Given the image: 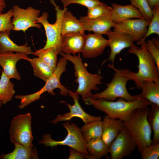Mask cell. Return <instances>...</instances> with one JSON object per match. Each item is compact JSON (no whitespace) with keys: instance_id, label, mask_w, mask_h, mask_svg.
<instances>
[{"instance_id":"1","label":"cell","mask_w":159,"mask_h":159,"mask_svg":"<svg viewBox=\"0 0 159 159\" xmlns=\"http://www.w3.org/2000/svg\"><path fill=\"white\" fill-rule=\"evenodd\" d=\"M84 103L104 112L112 118L120 119L123 122L129 120L134 110L147 108L152 104L146 99L139 98L133 101H128L122 98H118L116 101L89 98Z\"/></svg>"},{"instance_id":"2","label":"cell","mask_w":159,"mask_h":159,"mask_svg":"<svg viewBox=\"0 0 159 159\" xmlns=\"http://www.w3.org/2000/svg\"><path fill=\"white\" fill-rule=\"evenodd\" d=\"M140 45V47L134 44L128 50L129 53L138 57V71L135 72L127 69L125 75L129 80L134 81L138 87L141 89L143 82L146 80H151L159 83V68L147 50L145 40L141 42Z\"/></svg>"},{"instance_id":"3","label":"cell","mask_w":159,"mask_h":159,"mask_svg":"<svg viewBox=\"0 0 159 159\" xmlns=\"http://www.w3.org/2000/svg\"><path fill=\"white\" fill-rule=\"evenodd\" d=\"M59 54L74 64V75L76 78L75 81L78 84L77 88L74 92L81 96L84 102L87 99L91 98L92 90L97 91L99 89L97 86L102 84V76L99 74H92L88 72L82 62L80 53L77 56L62 52Z\"/></svg>"},{"instance_id":"4","label":"cell","mask_w":159,"mask_h":159,"mask_svg":"<svg viewBox=\"0 0 159 159\" xmlns=\"http://www.w3.org/2000/svg\"><path fill=\"white\" fill-rule=\"evenodd\" d=\"M149 110L148 107L135 110L129 120L123 122L140 154L145 147L152 144V130L148 120Z\"/></svg>"},{"instance_id":"5","label":"cell","mask_w":159,"mask_h":159,"mask_svg":"<svg viewBox=\"0 0 159 159\" xmlns=\"http://www.w3.org/2000/svg\"><path fill=\"white\" fill-rule=\"evenodd\" d=\"M67 60L64 57L60 58L57 63L56 69L51 76L45 82L44 86L38 91L32 94L16 95L15 97L21 100L20 104L18 106L22 109L36 100L40 99L43 93L47 92L49 94L54 96L56 94L54 90L59 88L60 94L62 96H67L68 90L61 83L60 80L62 73L67 70Z\"/></svg>"},{"instance_id":"6","label":"cell","mask_w":159,"mask_h":159,"mask_svg":"<svg viewBox=\"0 0 159 159\" xmlns=\"http://www.w3.org/2000/svg\"><path fill=\"white\" fill-rule=\"evenodd\" d=\"M109 68L115 71L112 79L106 85V88L102 91L92 94L91 98L93 99H102L108 101H113L117 98H122L128 101H133L136 100L134 96L128 92L126 85L129 80L125 75L127 69H119L114 67V65L108 64Z\"/></svg>"},{"instance_id":"7","label":"cell","mask_w":159,"mask_h":159,"mask_svg":"<svg viewBox=\"0 0 159 159\" xmlns=\"http://www.w3.org/2000/svg\"><path fill=\"white\" fill-rule=\"evenodd\" d=\"M67 132L66 137L63 140H55L51 135L47 133L42 136L38 144H43L46 147L52 148L58 145L69 146L86 154H89L87 150V142L82 135L80 128L74 123L66 122L62 124Z\"/></svg>"},{"instance_id":"8","label":"cell","mask_w":159,"mask_h":159,"mask_svg":"<svg viewBox=\"0 0 159 159\" xmlns=\"http://www.w3.org/2000/svg\"><path fill=\"white\" fill-rule=\"evenodd\" d=\"M50 1L55 7L56 11V20L54 24H50L48 21L49 14L47 12L43 13L42 15L38 17L37 23H40L43 26L45 32L47 40L43 49L53 47L56 49L60 53L61 50L62 35L61 32V20L63 14L67 8L62 9L57 5L54 0Z\"/></svg>"},{"instance_id":"9","label":"cell","mask_w":159,"mask_h":159,"mask_svg":"<svg viewBox=\"0 0 159 159\" xmlns=\"http://www.w3.org/2000/svg\"><path fill=\"white\" fill-rule=\"evenodd\" d=\"M31 116L30 113L18 115L12 119L9 130L10 140L28 148L33 147Z\"/></svg>"},{"instance_id":"10","label":"cell","mask_w":159,"mask_h":159,"mask_svg":"<svg viewBox=\"0 0 159 159\" xmlns=\"http://www.w3.org/2000/svg\"><path fill=\"white\" fill-rule=\"evenodd\" d=\"M12 22L14 25L13 30L23 31L25 32L30 27L39 29L41 25L37 23L40 11L29 6L26 9L20 8L15 5L13 6Z\"/></svg>"},{"instance_id":"11","label":"cell","mask_w":159,"mask_h":159,"mask_svg":"<svg viewBox=\"0 0 159 159\" xmlns=\"http://www.w3.org/2000/svg\"><path fill=\"white\" fill-rule=\"evenodd\" d=\"M136 147L135 141L124 126L109 147L111 159H122L127 157Z\"/></svg>"},{"instance_id":"12","label":"cell","mask_w":159,"mask_h":159,"mask_svg":"<svg viewBox=\"0 0 159 159\" xmlns=\"http://www.w3.org/2000/svg\"><path fill=\"white\" fill-rule=\"evenodd\" d=\"M67 93L73 99L74 105H72L64 101H60L61 103H64L67 106L70 111L63 115H57L56 117L51 122L52 123L56 124L60 122L70 121L74 117L80 118L85 124L93 121L102 120L101 117L91 115L83 110L79 102L78 95L70 90H68Z\"/></svg>"},{"instance_id":"13","label":"cell","mask_w":159,"mask_h":159,"mask_svg":"<svg viewBox=\"0 0 159 159\" xmlns=\"http://www.w3.org/2000/svg\"><path fill=\"white\" fill-rule=\"evenodd\" d=\"M149 23L144 18L129 19L115 23L113 31L127 34L138 42L145 36Z\"/></svg>"},{"instance_id":"14","label":"cell","mask_w":159,"mask_h":159,"mask_svg":"<svg viewBox=\"0 0 159 159\" xmlns=\"http://www.w3.org/2000/svg\"><path fill=\"white\" fill-rule=\"evenodd\" d=\"M106 34L110 49L108 60L113 65L117 55L124 49L131 47L135 41L131 36L124 33L110 30Z\"/></svg>"},{"instance_id":"15","label":"cell","mask_w":159,"mask_h":159,"mask_svg":"<svg viewBox=\"0 0 159 159\" xmlns=\"http://www.w3.org/2000/svg\"><path fill=\"white\" fill-rule=\"evenodd\" d=\"M108 40L102 35L89 33L86 35L84 44L81 52L85 58H92L101 55L108 46Z\"/></svg>"},{"instance_id":"16","label":"cell","mask_w":159,"mask_h":159,"mask_svg":"<svg viewBox=\"0 0 159 159\" xmlns=\"http://www.w3.org/2000/svg\"><path fill=\"white\" fill-rule=\"evenodd\" d=\"M27 54L13 52L0 53V65L4 73L9 79H21L20 75L16 68L17 62L21 59L26 60Z\"/></svg>"},{"instance_id":"17","label":"cell","mask_w":159,"mask_h":159,"mask_svg":"<svg viewBox=\"0 0 159 159\" xmlns=\"http://www.w3.org/2000/svg\"><path fill=\"white\" fill-rule=\"evenodd\" d=\"M80 20L85 30L92 32L94 33L105 34L114 26L115 23L111 19L110 15L103 16L94 19H89L86 16H81Z\"/></svg>"},{"instance_id":"18","label":"cell","mask_w":159,"mask_h":159,"mask_svg":"<svg viewBox=\"0 0 159 159\" xmlns=\"http://www.w3.org/2000/svg\"><path fill=\"white\" fill-rule=\"evenodd\" d=\"M86 35L84 32H79L62 35L61 52L74 55L81 52Z\"/></svg>"},{"instance_id":"19","label":"cell","mask_w":159,"mask_h":159,"mask_svg":"<svg viewBox=\"0 0 159 159\" xmlns=\"http://www.w3.org/2000/svg\"><path fill=\"white\" fill-rule=\"evenodd\" d=\"M102 138L109 147L112 142L124 127L122 120L110 117L107 115L102 121Z\"/></svg>"},{"instance_id":"20","label":"cell","mask_w":159,"mask_h":159,"mask_svg":"<svg viewBox=\"0 0 159 159\" xmlns=\"http://www.w3.org/2000/svg\"><path fill=\"white\" fill-rule=\"evenodd\" d=\"M111 7L112 11L110 17L115 23L132 18H143L138 9L131 4L122 5L112 3Z\"/></svg>"},{"instance_id":"21","label":"cell","mask_w":159,"mask_h":159,"mask_svg":"<svg viewBox=\"0 0 159 159\" xmlns=\"http://www.w3.org/2000/svg\"><path fill=\"white\" fill-rule=\"evenodd\" d=\"M10 31L6 30L0 32V53L14 52L27 55L32 54L30 46L26 44L18 45L9 38Z\"/></svg>"},{"instance_id":"22","label":"cell","mask_w":159,"mask_h":159,"mask_svg":"<svg viewBox=\"0 0 159 159\" xmlns=\"http://www.w3.org/2000/svg\"><path fill=\"white\" fill-rule=\"evenodd\" d=\"M85 31L80 20L67 9L63 14L61 20V35L79 32H85Z\"/></svg>"},{"instance_id":"23","label":"cell","mask_w":159,"mask_h":159,"mask_svg":"<svg viewBox=\"0 0 159 159\" xmlns=\"http://www.w3.org/2000/svg\"><path fill=\"white\" fill-rule=\"evenodd\" d=\"M14 149L10 153H1V159H38V151L35 147L28 148L18 143L14 144Z\"/></svg>"},{"instance_id":"24","label":"cell","mask_w":159,"mask_h":159,"mask_svg":"<svg viewBox=\"0 0 159 159\" xmlns=\"http://www.w3.org/2000/svg\"><path fill=\"white\" fill-rule=\"evenodd\" d=\"M141 93L134 95L135 97L147 100L152 103L159 106V83L147 80L143 83Z\"/></svg>"},{"instance_id":"25","label":"cell","mask_w":159,"mask_h":159,"mask_svg":"<svg viewBox=\"0 0 159 159\" xmlns=\"http://www.w3.org/2000/svg\"><path fill=\"white\" fill-rule=\"evenodd\" d=\"M33 68L34 75L46 82L52 75L54 71L46 63L38 57L26 59Z\"/></svg>"},{"instance_id":"26","label":"cell","mask_w":159,"mask_h":159,"mask_svg":"<svg viewBox=\"0 0 159 159\" xmlns=\"http://www.w3.org/2000/svg\"><path fill=\"white\" fill-rule=\"evenodd\" d=\"M102 120L94 121L85 124L81 127V133L86 142L91 140L102 138Z\"/></svg>"},{"instance_id":"27","label":"cell","mask_w":159,"mask_h":159,"mask_svg":"<svg viewBox=\"0 0 159 159\" xmlns=\"http://www.w3.org/2000/svg\"><path fill=\"white\" fill-rule=\"evenodd\" d=\"M87 148L88 154L95 159H100L109 153V147L102 138L87 142Z\"/></svg>"},{"instance_id":"28","label":"cell","mask_w":159,"mask_h":159,"mask_svg":"<svg viewBox=\"0 0 159 159\" xmlns=\"http://www.w3.org/2000/svg\"><path fill=\"white\" fill-rule=\"evenodd\" d=\"M14 86L2 71L0 79V101L2 104H6L12 100L15 93Z\"/></svg>"},{"instance_id":"29","label":"cell","mask_w":159,"mask_h":159,"mask_svg":"<svg viewBox=\"0 0 159 159\" xmlns=\"http://www.w3.org/2000/svg\"><path fill=\"white\" fill-rule=\"evenodd\" d=\"M148 116V120L153 133L151 145L159 143V106L152 103Z\"/></svg>"},{"instance_id":"30","label":"cell","mask_w":159,"mask_h":159,"mask_svg":"<svg viewBox=\"0 0 159 159\" xmlns=\"http://www.w3.org/2000/svg\"><path fill=\"white\" fill-rule=\"evenodd\" d=\"M59 53L55 48L51 47L43 49L42 48L32 52V54L37 56L46 63L54 72L57 64V56Z\"/></svg>"},{"instance_id":"31","label":"cell","mask_w":159,"mask_h":159,"mask_svg":"<svg viewBox=\"0 0 159 159\" xmlns=\"http://www.w3.org/2000/svg\"><path fill=\"white\" fill-rule=\"evenodd\" d=\"M151 9L153 17L148 26L147 32L143 39L137 42L138 45H140L141 42L152 34L159 35V5L154 6Z\"/></svg>"},{"instance_id":"32","label":"cell","mask_w":159,"mask_h":159,"mask_svg":"<svg viewBox=\"0 0 159 159\" xmlns=\"http://www.w3.org/2000/svg\"><path fill=\"white\" fill-rule=\"evenodd\" d=\"M112 11L111 7L102 3L88 9L87 15L86 16L89 19H94L103 16L110 15Z\"/></svg>"},{"instance_id":"33","label":"cell","mask_w":159,"mask_h":159,"mask_svg":"<svg viewBox=\"0 0 159 159\" xmlns=\"http://www.w3.org/2000/svg\"><path fill=\"white\" fill-rule=\"evenodd\" d=\"M131 4L138 9L142 15L143 18L149 21L152 17V9L147 0H129Z\"/></svg>"},{"instance_id":"34","label":"cell","mask_w":159,"mask_h":159,"mask_svg":"<svg viewBox=\"0 0 159 159\" xmlns=\"http://www.w3.org/2000/svg\"><path fill=\"white\" fill-rule=\"evenodd\" d=\"M12 9L5 13L0 14V32L6 30H13L14 26L12 22Z\"/></svg>"},{"instance_id":"35","label":"cell","mask_w":159,"mask_h":159,"mask_svg":"<svg viewBox=\"0 0 159 159\" xmlns=\"http://www.w3.org/2000/svg\"><path fill=\"white\" fill-rule=\"evenodd\" d=\"M140 154L142 159H158L159 157V143L146 147Z\"/></svg>"},{"instance_id":"36","label":"cell","mask_w":159,"mask_h":159,"mask_svg":"<svg viewBox=\"0 0 159 159\" xmlns=\"http://www.w3.org/2000/svg\"><path fill=\"white\" fill-rule=\"evenodd\" d=\"M64 8H67L69 5L72 4H78L87 7L92 8L102 4L99 0H61Z\"/></svg>"},{"instance_id":"37","label":"cell","mask_w":159,"mask_h":159,"mask_svg":"<svg viewBox=\"0 0 159 159\" xmlns=\"http://www.w3.org/2000/svg\"><path fill=\"white\" fill-rule=\"evenodd\" d=\"M147 50L154 59L157 67L159 68V47L153 43L152 40L148 39L146 41Z\"/></svg>"},{"instance_id":"38","label":"cell","mask_w":159,"mask_h":159,"mask_svg":"<svg viewBox=\"0 0 159 159\" xmlns=\"http://www.w3.org/2000/svg\"><path fill=\"white\" fill-rule=\"evenodd\" d=\"M69 159H95L89 154H87L70 148L69 150Z\"/></svg>"},{"instance_id":"39","label":"cell","mask_w":159,"mask_h":159,"mask_svg":"<svg viewBox=\"0 0 159 159\" xmlns=\"http://www.w3.org/2000/svg\"><path fill=\"white\" fill-rule=\"evenodd\" d=\"M151 9L154 6L159 5V0H147Z\"/></svg>"},{"instance_id":"40","label":"cell","mask_w":159,"mask_h":159,"mask_svg":"<svg viewBox=\"0 0 159 159\" xmlns=\"http://www.w3.org/2000/svg\"><path fill=\"white\" fill-rule=\"evenodd\" d=\"M5 0H0V14L3 13V11L6 6Z\"/></svg>"},{"instance_id":"41","label":"cell","mask_w":159,"mask_h":159,"mask_svg":"<svg viewBox=\"0 0 159 159\" xmlns=\"http://www.w3.org/2000/svg\"><path fill=\"white\" fill-rule=\"evenodd\" d=\"M152 40L154 44H155L157 47H159V42L158 40L156 39L155 38H154L152 39Z\"/></svg>"},{"instance_id":"42","label":"cell","mask_w":159,"mask_h":159,"mask_svg":"<svg viewBox=\"0 0 159 159\" xmlns=\"http://www.w3.org/2000/svg\"><path fill=\"white\" fill-rule=\"evenodd\" d=\"M2 104V102L0 101V108H1Z\"/></svg>"}]
</instances>
